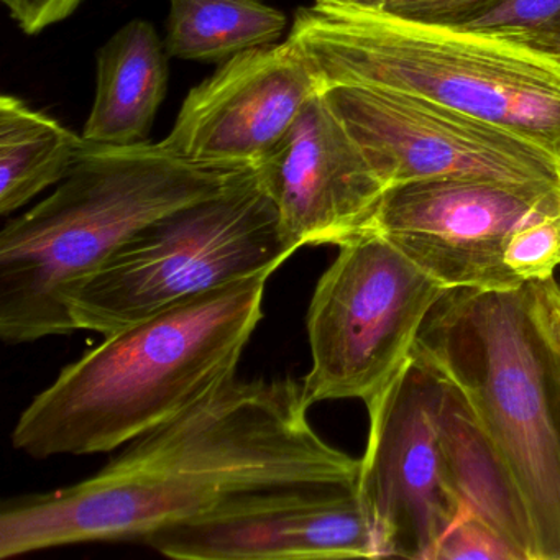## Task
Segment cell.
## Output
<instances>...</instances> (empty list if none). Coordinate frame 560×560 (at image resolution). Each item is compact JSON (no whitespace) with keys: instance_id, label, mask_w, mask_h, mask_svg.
I'll list each match as a JSON object with an SVG mask.
<instances>
[{"instance_id":"3","label":"cell","mask_w":560,"mask_h":560,"mask_svg":"<svg viewBox=\"0 0 560 560\" xmlns=\"http://www.w3.org/2000/svg\"><path fill=\"white\" fill-rule=\"evenodd\" d=\"M245 172V170H244ZM241 172L191 165L162 143H84L54 195L0 234V337L74 332L68 298L147 225L211 198Z\"/></svg>"},{"instance_id":"20","label":"cell","mask_w":560,"mask_h":560,"mask_svg":"<svg viewBox=\"0 0 560 560\" xmlns=\"http://www.w3.org/2000/svg\"><path fill=\"white\" fill-rule=\"evenodd\" d=\"M526 560L491 524L474 514H462L439 544L434 560Z\"/></svg>"},{"instance_id":"19","label":"cell","mask_w":560,"mask_h":560,"mask_svg":"<svg viewBox=\"0 0 560 560\" xmlns=\"http://www.w3.org/2000/svg\"><path fill=\"white\" fill-rule=\"evenodd\" d=\"M460 28L494 35L553 34L560 32V0H503Z\"/></svg>"},{"instance_id":"12","label":"cell","mask_w":560,"mask_h":560,"mask_svg":"<svg viewBox=\"0 0 560 560\" xmlns=\"http://www.w3.org/2000/svg\"><path fill=\"white\" fill-rule=\"evenodd\" d=\"M320 84L290 40L244 51L191 90L162 145L219 172L255 170Z\"/></svg>"},{"instance_id":"6","label":"cell","mask_w":560,"mask_h":560,"mask_svg":"<svg viewBox=\"0 0 560 560\" xmlns=\"http://www.w3.org/2000/svg\"><path fill=\"white\" fill-rule=\"evenodd\" d=\"M298 252L255 170L133 235L68 298L74 330L104 337L225 284L273 275Z\"/></svg>"},{"instance_id":"10","label":"cell","mask_w":560,"mask_h":560,"mask_svg":"<svg viewBox=\"0 0 560 560\" xmlns=\"http://www.w3.org/2000/svg\"><path fill=\"white\" fill-rule=\"evenodd\" d=\"M559 209L556 186L421 179L389 188L366 231L385 237L447 291H511L524 287L504 264L511 235Z\"/></svg>"},{"instance_id":"13","label":"cell","mask_w":560,"mask_h":560,"mask_svg":"<svg viewBox=\"0 0 560 560\" xmlns=\"http://www.w3.org/2000/svg\"><path fill=\"white\" fill-rule=\"evenodd\" d=\"M255 172L296 250L362 234L389 189L320 91Z\"/></svg>"},{"instance_id":"16","label":"cell","mask_w":560,"mask_h":560,"mask_svg":"<svg viewBox=\"0 0 560 560\" xmlns=\"http://www.w3.org/2000/svg\"><path fill=\"white\" fill-rule=\"evenodd\" d=\"M83 136L18 97H0V212L19 211L35 196L60 185L83 150Z\"/></svg>"},{"instance_id":"17","label":"cell","mask_w":560,"mask_h":560,"mask_svg":"<svg viewBox=\"0 0 560 560\" xmlns=\"http://www.w3.org/2000/svg\"><path fill=\"white\" fill-rule=\"evenodd\" d=\"M288 19L261 0H170L166 54L178 60L224 63L280 40Z\"/></svg>"},{"instance_id":"1","label":"cell","mask_w":560,"mask_h":560,"mask_svg":"<svg viewBox=\"0 0 560 560\" xmlns=\"http://www.w3.org/2000/svg\"><path fill=\"white\" fill-rule=\"evenodd\" d=\"M303 383L237 376L140 435L97 474L8 501L0 557L97 540H145L232 498L355 485L360 458L311 425Z\"/></svg>"},{"instance_id":"14","label":"cell","mask_w":560,"mask_h":560,"mask_svg":"<svg viewBox=\"0 0 560 560\" xmlns=\"http://www.w3.org/2000/svg\"><path fill=\"white\" fill-rule=\"evenodd\" d=\"M439 429L460 516L480 517L503 534L524 559L537 560L536 537L520 488L467 399L447 380L439 409Z\"/></svg>"},{"instance_id":"4","label":"cell","mask_w":560,"mask_h":560,"mask_svg":"<svg viewBox=\"0 0 560 560\" xmlns=\"http://www.w3.org/2000/svg\"><path fill=\"white\" fill-rule=\"evenodd\" d=\"M288 40L320 86L411 94L504 127L560 162V61L506 35L314 4Z\"/></svg>"},{"instance_id":"23","label":"cell","mask_w":560,"mask_h":560,"mask_svg":"<svg viewBox=\"0 0 560 560\" xmlns=\"http://www.w3.org/2000/svg\"><path fill=\"white\" fill-rule=\"evenodd\" d=\"M529 284L537 317L560 355V283L552 277Z\"/></svg>"},{"instance_id":"8","label":"cell","mask_w":560,"mask_h":560,"mask_svg":"<svg viewBox=\"0 0 560 560\" xmlns=\"http://www.w3.org/2000/svg\"><path fill=\"white\" fill-rule=\"evenodd\" d=\"M389 188L438 178L488 179L560 188V162L504 127L411 94L320 86Z\"/></svg>"},{"instance_id":"22","label":"cell","mask_w":560,"mask_h":560,"mask_svg":"<svg viewBox=\"0 0 560 560\" xmlns=\"http://www.w3.org/2000/svg\"><path fill=\"white\" fill-rule=\"evenodd\" d=\"M22 31L38 34L70 18L83 0H2Z\"/></svg>"},{"instance_id":"15","label":"cell","mask_w":560,"mask_h":560,"mask_svg":"<svg viewBox=\"0 0 560 560\" xmlns=\"http://www.w3.org/2000/svg\"><path fill=\"white\" fill-rule=\"evenodd\" d=\"M166 47L152 24L132 21L97 54V90L84 126L86 142L133 145L149 140L168 88Z\"/></svg>"},{"instance_id":"24","label":"cell","mask_w":560,"mask_h":560,"mask_svg":"<svg viewBox=\"0 0 560 560\" xmlns=\"http://www.w3.org/2000/svg\"><path fill=\"white\" fill-rule=\"evenodd\" d=\"M506 37L523 42V44L529 45V47L560 61V32H553V34L506 35Z\"/></svg>"},{"instance_id":"11","label":"cell","mask_w":560,"mask_h":560,"mask_svg":"<svg viewBox=\"0 0 560 560\" xmlns=\"http://www.w3.org/2000/svg\"><path fill=\"white\" fill-rule=\"evenodd\" d=\"M143 542L182 560L382 559L355 485L242 494Z\"/></svg>"},{"instance_id":"2","label":"cell","mask_w":560,"mask_h":560,"mask_svg":"<svg viewBox=\"0 0 560 560\" xmlns=\"http://www.w3.org/2000/svg\"><path fill=\"white\" fill-rule=\"evenodd\" d=\"M271 275L245 278L109 334L27 406L12 444L34 458L113 452L234 378Z\"/></svg>"},{"instance_id":"9","label":"cell","mask_w":560,"mask_h":560,"mask_svg":"<svg viewBox=\"0 0 560 560\" xmlns=\"http://www.w3.org/2000/svg\"><path fill=\"white\" fill-rule=\"evenodd\" d=\"M445 380L412 355L372 402L357 491L382 557L434 560L460 516L439 429Z\"/></svg>"},{"instance_id":"5","label":"cell","mask_w":560,"mask_h":560,"mask_svg":"<svg viewBox=\"0 0 560 560\" xmlns=\"http://www.w3.org/2000/svg\"><path fill=\"white\" fill-rule=\"evenodd\" d=\"M412 355L467 399L520 488L537 560H560V355L530 284L447 291Z\"/></svg>"},{"instance_id":"25","label":"cell","mask_w":560,"mask_h":560,"mask_svg":"<svg viewBox=\"0 0 560 560\" xmlns=\"http://www.w3.org/2000/svg\"><path fill=\"white\" fill-rule=\"evenodd\" d=\"M388 2L392 0H316L314 4L352 9V11L380 12Z\"/></svg>"},{"instance_id":"21","label":"cell","mask_w":560,"mask_h":560,"mask_svg":"<svg viewBox=\"0 0 560 560\" xmlns=\"http://www.w3.org/2000/svg\"><path fill=\"white\" fill-rule=\"evenodd\" d=\"M501 2L503 0H392L380 12L418 24L460 28Z\"/></svg>"},{"instance_id":"7","label":"cell","mask_w":560,"mask_h":560,"mask_svg":"<svg viewBox=\"0 0 560 560\" xmlns=\"http://www.w3.org/2000/svg\"><path fill=\"white\" fill-rule=\"evenodd\" d=\"M447 290L373 231L340 245L307 310V405H372L409 365L419 334Z\"/></svg>"},{"instance_id":"18","label":"cell","mask_w":560,"mask_h":560,"mask_svg":"<svg viewBox=\"0 0 560 560\" xmlns=\"http://www.w3.org/2000/svg\"><path fill=\"white\" fill-rule=\"evenodd\" d=\"M504 264L523 284L552 278L560 267V209L517 229L508 242Z\"/></svg>"}]
</instances>
